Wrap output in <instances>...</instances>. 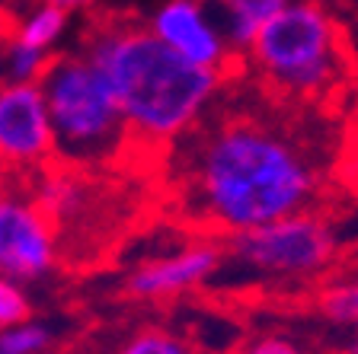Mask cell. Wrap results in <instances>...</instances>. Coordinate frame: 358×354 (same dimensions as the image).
Returning <instances> with one entry per match:
<instances>
[{"instance_id": "6da1fadb", "label": "cell", "mask_w": 358, "mask_h": 354, "mask_svg": "<svg viewBox=\"0 0 358 354\" xmlns=\"http://www.w3.org/2000/svg\"><path fill=\"white\" fill-rule=\"evenodd\" d=\"M176 189L186 214L234 236L301 214L320 189V160L275 118L231 112L176 140Z\"/></svg>"}, {"instance_id": "7a4b0ae2", "label": "cell", "mask_w": 358, "mask_h": 354, "mask_svg": "<svg viewBox=\"0 0 358 354\" xmlns=\"http://www.w3.org/2000/svg\"><path fill=\"white\" fill-rule=\"evenodd\" d=\"M83 54L109 83L131 138L176 144L199 125L221 93L224 74L179 58L138 22H99Z\"/></svg>"}, {"instance_id": "3957f363", "label": "cell", "mask_w": 358, "mask_h": 354, "mask_svg": "<svg viewBox=\"0 0 358 354\" xmlns=\"http://www.w3.org/2000/svg\"><path fill=\"white\" fill-rule=\"evenodd\" d=\"M38 87L48 105L55 156L64 163L99 166L131 144V131L112 99L109 83L83 52L52 54Z\"/></svg>"}, {"instance_id": "277c9868", "label": "cell", "mask_w": 358, "mask_h": 354, "mask_svg": "<svg viewBox=\"0 0 358 354\" xmlns=\"http://www.w3.org/2000/svg\"><path fill=\"white\" fill-rule=\"evenodd\" d=\"M268 87L294 99H320L343 80V38L317 0H285L246 48Z\"/></svg>"}, {"instance_id": "5b68a950", "label": "cell", "mask_w": 358, "mask_h": 354, "mask_svg": "<svg viewBox=\"0 0 358 354\" xmlns=\"http://www.w3.org/2000/svg\"><path fill=\"white\" fill-rule=\"evenodd\" d=\"M333 230L307 211L234 233L231 243L224 246V265H234L246 278L275 281L313 278L333 262Z\"/></svg>"}, {"instance_id": "8992f818", "label": "cell", "mask_w": 358, "mask_h": 354, "mask_svg": "<svg viewBox=\"0 0 358 354\" xmlns=\"http://www.w3.org/2000/svg\"><path fill=\"white\" fill-rule=\"evenodd\" d=\"M55 223L32 195L0 192V274L13 281H38L55 268Z\"/></svg>"}, {"instance_id": "52a82bcc", "label": "cell", "mask_w": 358, "mask_h": 354, "mask_svg": "<svg viewBox=\"0 0 358 354\" xmlns=\"http://www.w3.org/2000/svg\"><path fill=\"white\" fill-rule=\"evenodd\" d=\"M55 156L52 121L38 83H0V166L36 170Z\"/></svg>"}, {"instance_id": "ba28073f", "label": "cell", "mask_w": 358, "mask_h": 354, "mask_svg": "<svg viewBox=\"0 0 358 354\" xmlns=\"http://www.w3.org/2000/svg\"><path fill=\"white\" fill-rule=\"evenodd\" d=\"M148 29L179 58L224 74L231 64V42L221 32V22L201 0H164L154 10Z\"/></svg>"}, {"instance_id": "9c48e42d", "label": "cell", "mask_w": 358, "mask_h": 354, "mask_svg": "<svg viewBox=\"0 0 358 354\" xmlns=\"http://www.w3.org/2000/svg\"><path fill=\"white\" fill-rule=\"evenodd\" d=\"M221 265L224 246L201 239V243H189L173 252H160L157 258H148L144 265L128 274L125 288L138 300H170V297H182L215 281Z\"/></svg>"}, {"instance_id": "30bf717a", "label": "cell", "mask_w": 358, "mask_h": 354, "mask_svg": "<svg viewBox=\"0 0 358 354\" xmlns=\"http://www.w3.org/2000/svg\"><path fill=\"white\" fill-rule=\"evenodd\" d=\"M285 7V0H231L221 10H215L221 32L227 36L231 48H250L256 42L266 22Z\"/></svg>"}, {"instance_id": "8fae6325", "label": "cell", "mask_w": 358, "mask_h": 354, "mask_svg": "<svg viewBox=\"0 0 358 354\" xmlns=\"http://www.w3.org/2000/svg\"><path fill=\"white\" fill-rule=\"evenodd\" d=\"M67 20H71V13L52 7V3H38V7L16 26L13 38L22 45H29V48H38V52L52 54V48L67 32Z\"/></svg>"}, {"instance_id": "7c38bea8", "label": "cell", "mask_w": 358, "mask_h": 354, "mask_svg": "<svg viewBox=\"0 0 358 354\" xmlns=\"http://www.w3.org/2000/svg\"><path fill=\"white\" fill-rule=\"evenodd\" d=\"M112 354H199V351L192 348V341L186 335L160 329V325H148V329H138L128 339H122L112 348Z\"/></svg>"}, {"instance_id": "4fadbf2b", "label": "cell", "mask_w": 358, "mask_h": 354, "mask_svg": "<svg viewBox=\"0 0 358 354\" xmlns=\"http://www.w3.org/2000/svg\"><path fill=\"white\" fill-rule=\"evenodd\" d=\"M52 54L29 48V45L10 38L7 48H3V58H0V71L7 77V83H38L48 67Z\"/></svg>"}, {"instance_id": "5bb4252c", "label": "cell", "mask_w": 358, "mask_h": 354, "mask_svg": "<svg viewBox=\"0 0 358 354\" xmlns=\"http://www.w3.org/2000/svg\"><path fill=\"white\" fill-rule=\"evenodd\" d=\"M52 341H55L52 325L29 316L0 332V354H48Z\"/></svg>"}, {"instance_id": "9a60e30c", "label": "cell", "mask_w": 358, "mask_h": 354, "mask_svg": "<svg viewBox=\"0 0 358 354\" xmlns=\"http://www.w3.org/2000/svg\"><path fill=\"white\" fill-rule=\"evenodd\" d=\"M320 313L336 325L345 329H358V278L333 281L320 294Z\"/></svg>"}, {"instance_id": "2e32d148", "label": "cell", "mask_w": 358, "mask_h": 354, "mask_svg": "<svg viewBox=\"0 0 358 354\" xmlns=\"http://www.w3.org/2000/svg\"><path fill=\"white\" fill-rule=\"evenodd\" d=\"M29 316H32V303L26 297V290H22V284L0 274V332Z\"/></svg>"}, {"instance_id": "e0dca14e", "label": "cell", "mask_w": 358, "mask_h": 354, "mask_svg": "<svg viewBox=\"0 0 358 354\" xmlns=\"http://www.w3.org/2000/svg\"><path fill=\"white\" fill-rule=\"evenodd\" d=\"M240 354H301V351L291 345V341H285V339H259V341H253L250 348H243Z\"/></svg>"}, {"instance_id": "ac0fdd59", "label": "cell", "mask_w": 358, "mask_h": 354, "mask_svg": "<svg viewBox=\"0 0 358 354\" xmlns=\"http://www.w3.org/2000/svg\"><path fill=\"white\" fill-rule=\"evenodd\" d=\"M42 3H52V7L64 10V13H80V10H90L96 0H42Z\"/></svg>"}, {"instance_id": "d6986e66", "label": "cell", "mask_w": 358, "mask_h": 354, "mask_svg": "<svg viewBox=\"0 0 358 354\" xmlns=\"http://www.w3.org/2000/svg\"><path fill=\"white\" fill-rule=\"evenodd\" d=\"M345 354H358V339H355V341H352V345H349V348H345Z\"/></svg>"}, {"instance_id": "ffe728a7", "label": "cell", "mask_w": 358, "mask_h": 354, "mask_svg": "<svg viewBox=\"0 0 358 354\" xmlns=\"http://www.w3.org/2000/svg\"><path fill=\"white\" fill-rule=\"evenodd\" d=\"M352 3H355V7H358V0H352Z\"/></svg>"}]
</instances>
